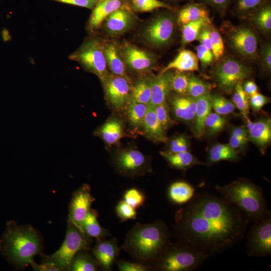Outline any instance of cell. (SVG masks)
<instances>
[{
  "instance_id": "cell-1",
  "label": "cell",
  "mask_w": 271,
  "mask_h": 271,
  "mask_svg": "<svg viewBox=\"0 0 271 271\" xmlns=\"http://www.w3.org/2000/svg\"><path fill=\"white\" fill-rule=\"evenodd\" d=\"M250 221L243 211L221 195L204 192L177 211L173 228L177 241L210 257L241 241Z\"/></svg>"
},
{
  "instance_id": "cell-2",
  "label": "cell",
  "mask_w": 271,
  "mask_h": 271,
  "mask_svg": "<svg viewBox=\"0 0 271 271\" xmlns=\"http://www.w3.org/2000/svg\"><path fill=\"white\" fill-rule=\"evenodd\" d=\"M171 233L161 220L137 223L127 232L121 246L135 261L150 266L164 252L171 242Z\"/></svg>"
},
{
  "instance_id": "cell-3",
  "label": "cell",
  "mask_w": 271,
  "mask_h": 271,
  "mask_svg": "<svg viewBox=\"0 0 271 271\" xmlns=\"http://www.w3.org/2000/svg\"><path fill=\"white\" fill-rule=\"evenodd\" d=\"M41 249L40 238L32 227L8 222L0 239V250L10 261L20 266L30 265Z\"/></svg>"
},
{
  "instance_id": "cell-4",
  "label": "cell",
  "mask_w": 271,
  "mask_h": 271,
  "mask_svg": "<svg viewBox=\"0 0 271 271\" xmlns=\"http://www.w3.org/2000/svg\"><path fill=\"white\" fill-rule=\"evenodd\" d=\"M220 195L243 211L250 221L271 215L261 188L250 180L240 178L224 186H217Z\"/></svg>"
},
{
  "instance_id": "cell-5",
  "label": "cell",
  "mask_w": 271,
  "mask_h": 271,
  "mask_svg": "<svg viewBox=\"0 0 271 271\" xmlns=\"http://www.w3.org/2000/svg\"><path fill=\"white\" fill-rule=\"evenodd\" d=\"M209 257L182 242H170L152 267L161 271H193Z\"/></svg>"
},
{
  "instance_id": "cell-6",
  "label": "cell",
  "mask_w": 271,
  "mask_h": 271,
  "mask_svg": "<svg viewBox=\"0 0 271 271\" xmlns=\"http://www.w3.org/2000/svg\"><path fill=\"white\" fill-rule=\"evenodd\" d=\"M91 238L68 220L65 240L60 248L50 255H44L43 262L55 265L60 270H70L72 260L80 250L89 248Z\"/></svg>"
},
{
  "instance_id": "cell-7",
  "label": "cell",
  "mask_w": 271,
  "mask_h": 271,
  "mask_svg": "<svg viewBox=\"0 0 271 271\" xmlns=\"http://www.w3.org/2000/svg\"><path fill=\"white\" fill-rule=\"evenodd\" d=\"M79 63L86 70L96 75L103 83L109 76L105 58L104 43L98 39H86L80 47L69 56Z\"/></svg>"
},
{
  "instance_id": "cell-8",
  "label": "cell",
  "mask_w": 271,
  "mask_h": 271,
  "mask_svg": "<svg viewBox=\"0 0 271 271\" xmlns=\"http://www.w3.org/2000/svg\"><path fill=\"white\" fill-rule=\"evenodd\" d=\"M250 73L251 70L248 66L228 57L215 67L213 75L219 87L229 94L233 91L236 85L241 83Z\"/></svg>"
},
{
  "instance_id": "cell-9",
  "label": "cell",
  "mask_w": 271,
  "mask_h": 271,
  "mask_svg": "<svg viewBox=\"0 0 271 271\" xmlns=\"http://www.w3.org/2000/svg\"><path fill=\"white\" fill-rule=\"evenodd\" d=\"M253 222L247 235V254L265 257L271 254V215Z\"/></svg>"
},
{
  "instance_id": "cell-10",
  "label": "cell",
  "mask_w": 271,
  "mask_h": 271,
  "mask_svg": "<svg viewBox=\"0 0 271 271\" xmlns=\"http://www.w3.org/2000/svg\"><path fill=\"white\" fill-rule=\"evenodd\" d=\"M175 17L170 13L159 14L144 29L143 36L150 45L160 47L169 44L174 32Z\"/></svg>"
},
{
  "instance_id": "cell-11",
  "label": "cell",
  "mask_w": 271,
  "mask_h": 271,
  "mask_svg": "<svg viewBox=\"0 0 271 271\" xmlns=\"http://www.w3.org/2000/svg\"><path fill=\"white\" fill-rule=\"evenodd\" d=\"M113 163L117 170L126 176L134 177L149 171V163L140 151L128 149L118 153Z\"/></svg>"
},
{
  "instance_id": "cell-12",
  "label": "cell",
  "mask_w": 271,
  "mask_h": 271,
  "mask_svg": "<svg viewBox=\"0 0 271 271\" xmlns=\"http://www.w3.org/2000/svg\"><path fill=\"white\" fill-rule=\"evenodd\" d=\"M95 199L92 196L90 186L86 184L73 194L69 207V221L83 231V223Z\"/></svg>"
},
{
  "instance_id": "cell-13",
  "label": "cell",
  "mask_w": 271,
  "mask_h": 271,
  "mask_svg": "<svg viewBox=\"0 0 271 271\" xmlns=\"http://www.w3.org/2000/svg\"><path fill=\"white\" fill-rule=\"evenodd\" d=\"M119 48L125 65L135 71H149L156 63V57L152 53L127 42Z\"/></svg>"
},
{
  "instance_id": "cell-14",
  "label": "cell",
  "mask_w": 271,
  "mask_h": 271,
  "mask_svg": "<svg viewBox=\"0 0 271 271\" xmlns=\"http://www.w3.org/2000/svg\"><path fill=\"white\" fill-rule=\"evenodd\" d=\"M130 80L113 74L109 75L103 83L107 99L113 107L120 109L129 99Z\"/></svg>"
},
{
  "instance_id": "cell-15",
  "label": "cell",
  "mask_w": 271,
  "mask_h": 271,
  "mask_svg": "<svg viewBox=\"0 0 271 271\" xmlns=\"http://www.w3.org/2000/svg\"><path fill=\"white\" fill-rule=\"evenodd\" d=\"M136 20L131 7L127 5L113 12L105 19L104 29L110 36H119L131 29Z\"/></svg>"
},
{
  "instance_id": "cell-16",
  "label": "cell",
  "mask_w": 271,
  "mask_h": 271,
  "mask_svg": "<svg viewBox=\"0 0 271 271\" xmlns=\"http://www.w3.org/2000/svg\"><path fill=\"white\" fill-rule=\"evenodd\" d=\"M229 40L233 48L242 56L248 58L255 56L258 40L250 29L243 27L237 28L231 33Z\"/></svg>"
},
{
  "instance_id": "cell-17",
  "label": "cell",
  "mask_w": 271,
  "mask_h": 271,
  "mask_svg": "<svg viewBox=\"0 0 271 271\" xmlns=\"http://www.w3.org/2000/svg\"><path fill=\"white\" fill-rule=\"evenodd\" d=\"M120 249L116 238L109 240L104 238L96 239L92 252L99 266L103 270H110L119 253Z\"/></svg>"
},
{
  "instance_id": "cell-18",
  "label": "cell",
  "mask_w": 271,
  "mask_h": 271,
  "mask_svg": "<svg viewBox=\"0 0 271 271\" xmlns=\"http://www.w3.org/2000/svg\"><path fill=\"white\" fill-rule=\"evenodd\" d=\"M127 5L126 0H98L89 18V28L91 31L99 29L110 14Z\"/></svg>"
},
{
  "instance_id": "cell-19",
  "label": "cell",
  "mask_w": 271,
  "mask_h": 271,
  "mask_svg": "<svg viewBox=\"0 0 271 271\" xmlns=\"http://www.w3.org/2000/svg\"><path fill=\"white\" fill-rule=\"evenodd\" d=\"M247 140L253 143L264 154L271 141V120L263 117L254 122L253 128L248 131Z\"/></svg>"
},
{
  "instance_id": "cell-20",
  "label": "cell",
  "mask_w": 271,
  "mask_h": 271,
  "mask_svg": "<svg viewBox=\"0 0 271 271\" xmlns=\"http://www.w3.org/2000/svg\"><path fill=\"white\" fill-rule=\"evenodd\" d=\"M104 50L107 67L112 74L130 80L126 72V65L120 48L116 43L109 42L104 43Z\"/></svg>"
},
{
  "instance_id": "cell-21",
  "label": "cell",
  "mask_w": 271,
  "mask_h": 271,
  "mask_svg": "<svg viewBox=\"0 0 271 271\" xmlns=\"http://www.w3.org/2000/svg\"><path fill=\"white\" fill-rule=\"evenodd\" d=\"M170 102L175 116L183 121L194 120L197 103L196 99L188 96L175 95Z\"/></svg>"
},
{
  "instance_id": "cell-22",
  "label": "cell",
  "mask_w": 271,
  "mask_h": 271,
  "mask_svg": "<svg viewBox=\"0 0 271 271\" xmlns=\"http://www.w3.org/2000/svg\"><path fill=\"white\" fill-rule=\"evenodd\" d=\"M171 71L160 73L152 79L151 97L149 105L155 106L166 101L171 90Z\"/></svg>"
},
{
  "instance_id": "cell-23",
  "label": "cell",
  "mask_w": 271,
  "mask_h": 271,
  "mask_svg": "<svg viewBox=\"0 0 271 271\" xmlns=\"http://www.w3.org/2000/svg\"><path fill=\"white\" fill-rule=\"evenodd\" d=\"M142 125L146 135L152 140L157 142L167 141V135L158 119L155 106L148 105Z\"/></svg>"
},
{
  "instance_id": "cell-24",
  "label": "cell",
  "mask_w": 271,
  "mask_h": 271,
  "mask_svg": "<svg viewBox=\"0 0 271 271\" xmlns=\"http://www.w3.org/2000/svg\"><path fill=\"white\" fill-rule=\"evenodd\" d=\"M172 69L182 72L198 71L199 60L197 55L189 50L181 51L175 59L163 69L161 73Z\"/></svg>"
},
{
  "instance_id": "cell-25",
  "label": "cell",
  "mask_w": 271,
  "mask_h": 271,
  "mask_svg": "<svg viewBox=\"0 0 271 271\" xmlns=\"http://www.w3.org/2000/svg\"><path fill=\"white\" fill-rule=\"evenodd\" d=\"M160 154L169 165L176 169L185 171L195 165H205L189 151L178 153L163 151L161 152Z\"/></svg>"
},
{
  "instance_id": "cell-26",
  "label": "cell",
  "mask_w": 271,
  "mask_h": 271,
  "mask_svg": "<svg viewBox=\"0 0 271 271\" xmlns=\"http://www.w3.org/2000/svg\"><path fill=\"white\" fill-rule=\"evenodd\" d=\"M210 95L208 93L196 99L197 107L194 118V132L197 138H200L204 134L205 119L211 112Z\"/></svg>"
},
{
  "instance_id": "cell-27",
  "label": "cell",
  "mask_w": 271,
  "mask_h": 271,
  "mask_svg": "<svg viewBox=\"0 0 271 271\" xmlns=\"http://www.w3.org/2000/svg\"><path fill=\"white\" fill-rule=\"evenodd\" d=\"M195 188L185 181H176L169 187L168 196L173 203L182 205L186 204L194 197Z\"/></svg>"
},
{
  "instance_id": "cell-28",
  "label": "cell",
  "mask_w": 271,
  "mask_h": 271,
  "mask_svg": "<svg viewBox=\"0 0 271 271\" xmlns=\"http://www.w3.org/2000/svg\"><path fill=\"white\" fill-rule=\"evenodd\" d=\"M209 18V11L202 4H188L179 11L177 21L180 25H184L201 19Z\"/></svg>"
},
{
  "instance_id": "cell-29",
  "label": "cell",
  "mask_w": 271,
  "mask_h": 271,
  "mask_svg": "<svg viewBox=\"0 0 271 271\" xmlns=\"http://www.w3.org/2000/svg\"><path fill=\"white\" fill-rule=\"evenodd\" d=\"M98 213L93 209H90L83 223L84 232L91 238L96 239H104L109 236L108 230L103 228L97 221Z\"/></svg>"
},
{
  "instance_id": "cell-30",
  "label": "cell",
  "mask_w": 271,
  "mask_h": 271,
  "mask_svg": "<svg viewBox=\"0 0 271 271\" xmlns=\"http://www.w3.org/2000/svg\"><path fill=\"white\" fill-rule=\"evenodd\" d=\"M208 162L213 164L222 161L237 162L239 160L237 152L229 144H216L210 150Z\"/></svg>"
},
{
  "instance_id": "cell-31",
  "label": "cell",
  "mask_w": 271,
  "mask_h": 271,
  "mask_svg": "<svg viewBox=\"0 0 271 271\" xmlns=\"http://www.w3.org/2000/svg\"><path fill=\"white\" fill-rule=\"evenodd\" d=\"M152 79L143 78L139 80L131 90L129 100L149 105L151 97Z\"/></svg>"
},
{
  "instance_id": "cell-32",
  "label": "cell",
  "mask_w": 271,
  "mask_h": 271,
  "mask_svg": "<svg viewBox=\"0 0 271 271\" xmlns=\"http://www.w3.org/2000/svg\"><path fill=\"white\" fill-rule=\"evenodd\" d=\"M252 19L256 27L263 33H268L271 30V6L267 0L253 11Z\"/></svg>"
},
{
  "instance_id": "cell-33",
  "label": "cell",
  "mask_w": 271,
  "mask_h": 271,
  "mask_svg": "<svg viewBox=\"0 0 271 271\" xmlns=\"http://www.w3.org/2000/svg\"><path fill=\"white\" fill-rule=\"evenodd\" d=\"M98 266V263L94 257L92 256L87 250H81L73 257L70 270L95 271L97 270Z\"/></svg>"
},
{
  "instance_id": "cell-34",
  "label": "cell",
  "mask_w": 271,
  "mask_h": 271,
  "mask_svg": "<svg viewBox=\"0 0 271 271\" xmlns=\"http://www.w3.org/2000/svg\"><path fill=\"white\" fill-rule=\"evenodd\" d=\"M210 23V18H206L183 25L182 29V43L187 44L197 39L201 30L209 26Z\"/></svg>"
},
{
  "instance_id": "cell-35",
  "label": "cell",
  "mask_w": 271,
  "mask_h": 271,
  "mask_svg": "<svg viewBox=\"0 0 271 271\" xmlns=\"http://www.w3.org/2000/svg\"><path fill=\"white\" fill-rule=\"evenodd\" d=\"M122 126L116 119H111L105 122L99 129V135L106 143L116 144L122 137Z\"/></svg>"
},
{
  "instance_id": "cell-36",
  "label": "cell",
  "mask_w": 271,
  "mask_h": 271,
  "mask_svg": "<svg viewBox=\"0 0 271 271\" xmlns=\"http://www.w3.org/2000/svg\"><path fill=\"white\" fill-rule=\"evenodd\" d=\"M211 88L210 83L194 76H189L187 95L196 99L209 93Z\"/></svg>"
},
{
  "instance_id": "cell-37",
  "label": "cell",
  "mask_w": 271,
  "mask_h": 271,
  "mask_svg": "<svg viewBox=\"0 0 271 271\" xmlns=\"http://www.w3.org/2000/svg\"><path fill=\"white\" fill-rule=\"evenodd\" d=\"M148 108V105L129 101L126 113L131 124L134 126L142 125Z\"/></svg>"
},
{
  "instance_id": "cell-38",
  "label": "cell",
  "mask_w": 271,
  "mask_h": 271,
  "mask_svg": "<svg viewBox=\"0 0 271 271\" xmlns=\"http://www.w3.org/2000/svg\"><path fill=\"white\" fill-rule=\"evenodd\" d=\"M233 91L232 102L235 107L240 111L243 117L248 115L250 107L249 97L244 91L242 84L236 85Z\"/></svg>"
},
{
  "instance_id": "cell-39",
  "label": "cell",
  "mask_w": 271,
  "mask_h": 271,
  "mask_svg": "<svg viewBox=\"0 0 271 271\" xmlns=\"http://www.w3.org/2000/svg\"><path fill=\"white\" fill-rule=\"evenodd\" d=\"M189 78V76L185 72L176 70L173 73L171 71V90L179 95H187Z\"/></svg>"
},
{
  "instance_id": "cell-40",
  "label": "cell",
  "mask_w": 271,
  "mask_h": 271,
  "mask_svg": "<svg viewBox=\"0 0 271 271\" xmlns=\"http://www.w3.org/2000/svg\"><path fill=\"white\" fill-rule=\"evenodd\" d=\"M211 108L215 113L220 115H225L232 113L235 106L231 100L223 96L213 94L210 95Z\"/></svg>"
},
{
  "instance_id": "cell-41",
  "label": "cell",
  "mask_w": 271,
  "mask_h": 271,
  "mask_svg": "<svg viewBox=\"0 0 271 271\" xmlns=\"http://www.w3.org/2000/svg\"><path fill=\"white\" fill-rule=\"evenodd\" d=\"M226 123V119L215 112H211L205 121V128L209 135H214L221 131Z\"/></svg>"
},
{
  "instance_id": "cell-42",
  "label": "cell",
  "mask_w": 271,
  "mask_h": 271,
  "mask_svg": "<svg viewBox=\"0 0 271 271\" xmlns=\"http://www.w3.org/2000/svg\"><path fill=\"white\" fill-rule=\"evenodd\" d=\"M131 8L139 12H149L161 8L172 9L170 6L159 0H137L132 4Z\"/></svg>"
},
{
  "instance_id": "cell-43",
  "label": "cell",
  "mask_w": 271,
  "mask_h": 271,
  "mask_svg": "<svg viewBox=\"0 0 271 271\" xmlns=\"http://www.w3.org/2000/svg\"><path fill=\"white\" fill-rule=\"evenodd\" d=\"M123 200L135 209L143 206L146 200L145 194L140 190L132 188L124 193Z\"/></svg>"
},
{
  "instance_id": "cell-44",
  "label": "cell",
  "mask_w": 271,
  "mask_h": 271,
  "mask_svg": "<svg viewBox=\"0 0 271 271\" xmlns=\"http://www.w3.org/2000/svg\"><path fill=\"white\" fill-rule=\"evenodd\" d=\"M209 36L212 45V52L214 58L219 59L223 54L224 45L221 36L214 28H208Z\"/></svg>"
},
{
  "instance_id": "cell-45",
  "label": "cell",
  "mask_w": 271,
  "mask_h": 271,
  "mask_svg": "<svg viewBox=\"0 0 271 271\" xmlns=\"http://www.w3.org/2000/svg\"><path fill=\"white\" fill-rule=\"evenodd\" d=\"M158 119L163 129L165 131L172 126L174 121L172 119L166 101L155 106Z\"/></svg>"
},
{
  "instance_id": "cell-46",
  "label": "cell",
  "mask_w": 271,
  "mask_h": 271,
  "mask_svg": "<svg viewBox=\"0 0 271 271\" xmlns=\"http://www.w3.org/2000/svg\"><path fill=\"white\" fill-rule=\"evenodd\" d=\"M267 0H235V9L240 15L251 13Z\"/></svg>"
},
{
  "instance_id": "cell-47",
  "label": "cell",
  "mask_w": 271,
  "mask_h": 271,
  "mask_svg": "<svg viewBox=\"0 0 271 271\" xmlns=\"http://www.w3.org/2000/svg\"><path fill=\"white\" fill-rule=\"evenodd\" d=\"M115 212L122 221L129 219H136L137 218L136 209L128 205L123 200H120L117 203Z\"/></svg>"
},
{
  "instance_id": "cell-48",
  "label": "cell",
  "mask_w": 271,
  "mask_h": 271,
  "mask_svg": "<svg viewBox=\"0 0 271 271\" xmlns=\"http://www.w3.org/2000/svg\"><path fill=\"white\" fill-rule=\"evenodd\" d=\"M116 264L118 270L120 271H147L151 270L150 266L136 261L119 260L116 262Z\"/></svg>"
},
{
  "instance_id": "cell-49",
  "label": "cell",
  "mask_w": 271,
  "mask_h": 271,
  "mask_svg": "<svg viewBox=\"0 0 271 271\" xmlns=\"http://www.w3.org/2000/svg\"><path fill=\"white\" fill-rule=\"evenodd\" d=\"M189 148V143L186 137L179 136L171 140L168 151L171 153L186 152L188 151Z\"/></svg>"
},
{
  "instance_id": "cell-50",
  "label": "cell",
  "mask_w": 271,
  "mask_h": 271,
  "mask_svg": "<svg viewBox=\"0 0 271 271\" xmlns=\"http://www.w3.org/2000/svg\"><path fill=\"white\" fill-rule=\"evenodd\" d=\"M249 106L254 112L259 111L270 102V98L258 92L249 97Z\"/></svg>"
},
{
  "instance_id": "cell-51",
  "label": "cell",
  "mask_w": 271,
  "mask_h": 271,
  "mask_svg": "<svg viewBox=\"0 0 271 271\" xmlns=\"http://www.w3.org/2000/svg\"><path fill=\"white\" fill-rule=\"evenodd\" d=\"M197 57L203 67L209 65L214 58L212 52L200 44L196 48Z\"/></svg>"
},
{
  "instance_id": "cell-52",
  "label": "cell",
  "mask_w": 271,
  "mask_h": 271,
  "mask_svg": "<svg viewBox=\"0 0 271 271\" xmlns=\"http://www.w3.org/2000/svg\"><path fill=\"white\" fill-rule=\"evenodd\" d=\"M92 10L98 0H51Z\"/></svg>"
},
{
  "instance_id": "cell-53",
  "label": "cell",
  "mask_w": 271,
  "mask_h": 271,
  "mask_svg": "<svg viewBox=\"0 0 271 271\" xmlns=\"http://www.w3.org/2000/svg\"><path fill=\"white\" fill-rule=\"evenodd\" d=\"M261 62L263 67L267 70L271 69V45L265 44L261 49L260 53Z\"/></svg>"
},
{
  "instance_id": "cell-54",
  "label": "cell",
  "mask_w": 271,
  "mask_h": 271,
  "mask_svg": "<svg viewBox=\"0 0 271 271\" xmlns=\"http://www.w3.org/2000/svg\"><path fill=\"white\" fill-rule=\"evenodd\" d=\"M247 142V138H238L231 136L229 145L237 152V151L242 150Z\"/></svg>"
},
{
  "instance_id": "cell-55",
  "label": "cell",
  "mask_w": 271,
  "mask_h": 271,
  "mask_svg": "<svg viewBox=\"0 0 271 271\" xmlns=\"http://www.w3.org/2000/svg\"><path fill=\"white\" fill-rule=\"evenodd\" d=\"M197 39L199 40L201 45L212 51V45L209 30L207 27L201 30Z\"/></svg>"
},
{
  "instance_id": "cell-56",
  "label": "cell",
  "mask_w": 271,
  "mask_h": 271,
  "mask_svg": "<svg viewBox=\"0 0 271 271\" xmlns=\"http://www.w3.org/2000/svg\"><path fill=\"white\" fill-rule=\"evenodd\" d=\"M30 265L35 270L38 271H60L55 265L51 263L43 262L41 264L35 262L33 260L30 263Z\"/></svg>"
},
{
  "instance_id": "cell-57",
  "label": "cell",
  "mask_w": 271,
  "mask_h": 271,
  "mask_svg": "<svg viewBox=\"0 0 271 271\" xmlns=\"http://www.w3.org/2000/svg\"><path fill=\"white\" fill-rule=\"evenodd\" d=\"M205 3L216 9L222 11L226 9L230 0H203Z\"/></svg>"
},
{
  "instance_id": "cell-58",
  "label": "cell",
  "mask_w": 271,
  "mask_h": 271,
  "mask_svg": "<svg viewBox=\"0 0 271 271\" xmlns=\"http://www.w3.org/2000/svg\"><path fill=\"white\" fill-rule=\"evenodd\" d=\"M242 87L245 92L249 97L258 92L257 86L253 81H246L242 85Z\"/></svg>"
},
{
  "instance_id": "cell-59",
  "label": "cell",
  "mask_w": 271,
  "mask_h": 271,
  "mask_svg": "<svg viewBox=\"0 0 271 271\" xmlns=\"http://www.w3.org/2000/svg\"><path fill=\"white\" fill-rule=\"evenodd\" d=\"M248 130L245 126H236L231 131V136L243 138H247Z\"/></svg>"
},
{
  "instance_id": "cell-60",
  "label": "cell",
  "mask_w": 271,
  "mask_h": 271,
  "mask_svg": "<svg viewBox=\"0 0 271 271\" xmlns=\"http://www.w3.org/2000/svg\"><path fill=\"white\" fill-rule=\"evenodd\" d=\"M243 118L245 120L246 125L248 131H250L253 127L254 125V122L251 121L249 118L248 115L243 116Z\"/></svg>"
},
{
  "instance_id": "cell-61",
  "label": "cell",
  "mask_w": 271,
  "mask_h": 271,
  "mask_svg": "<svg viewBox=\"0 0 271 271\" xmlns=\"http://www.w3.org/2000/svg\"><path fill=\"white\" fill-rule=\"evenodd\" d=\"M2 37L4 41L8 42L11 40V36L9 30L7 29H4L2 31Z\"/></svg>"
},
{
  "instance_id": "cell-62",
  "label": "cell",
  "mask_w": 271,
  "mask_h": 271,
  "mask_svg": "<svg viewBox=\"0 0 271 271\" xmlns=\"http://www.w3.org/2000/svg\"><path fill=\"white\" fill-rule=\"evenodd\" d=\"M130 1L131 2V3H132H132H133L134 2H135L137 0H130Z\"/></svg>"
},
{
  "instance_id": "cell-63",
  "label": "cell",
  "mask_w": 271,
  "mask_h": 271,
  "mask_svg": "<svg viewBox=\"0 0 271 271\" xmlns=\"http://www.w3.org/2000/svg\"><path fill=\"white\" fill-rule=\"evenodd\" d=\"M173 1H183V0H173Z\"/></svg>"
}]
</instances>
